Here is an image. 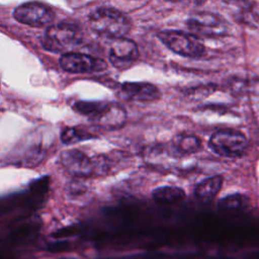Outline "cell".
Returning a JSON list of instances; mask_svg holds the SVG:
<instances>
[{
    "label": "cell",
    "mask_w": 259,
    "mask_h": 259,
    "mask_svg": "<svg viewBox=\"0 0 259 259\" xmlns=\"http://www.w3.org/2000/svg\"><path fill=\"white\" fill-rule=\"evenodd\" d=\"M208 147L219 156L239 158L246 153L248 141L246 136L239 131L223 128L214 132L210 136Z\"/></svg>",
    "instance_id": "cell-4"
},
{
    "label": "cell",
    "mask_w": 259,
    "mask_h": 259,
    "mask_svg": "<svg viewBox=\"0 0 259 259\" xmlns=\"http://www.w3.org/2000/svg\"><path fill=\"white\" fill-rule=\"evenodd\" d=\"M185 192L177 186H160L152 191V197L157 203L170 204L183 199Z\"/></svg>",
    "instance_id": "cell-15"
},
{
    "label": "cell",
    "mask_w": 259,
    "mask_h": 259,
    "mask_svg": "<svg viewBox=\"0 0 259 259\" xmlns=\"http://www.w3.org/2000/svg\"><path fill=\"white\" fill-rule=\"evenodd\" d=\"M186 25L192 31V34L196 36L218 37L227 34L229 30V25L225 18L208 11H199L191 14L186 20Z\"/></svg>",
    "instance_id": "cell-5"
},
{
    "label": "cell",
    "mask_w": 259,
    "mask_h": 259,
    "mask_svg": "<svg viewBox=\"0 0 259 259\" xmlns=\"http://www.w3.org/2000/svg\"><path fill=\"white\" fill-rule=\"evenodd\" d=\"M248 202V198L242 194H232L220 200L219 206L224 209H239L244 207Z\"/></svg>",
    "instance_id": "cell-17"
},
{
    "label": "cell",
    "mask_w": 259,
    "mask_h": 259,
    "mask_svg": "<svg viewBox=\"0 0 259 259\" xmlns=\"http://www.w3.org/2000/svg\"><path fill=\"white\" fill-rule=\"evenodd\" d=\"M170 148L172 153L179 157L195 154L202 149L199 138L190 134H178L171 141Z\"/></svg>",
    "instance_id": "cell-12"
},
{
    "label": "cell",
    "mask_w": 259,
    "mask_h": 259,
    "mask_svg": "<svg viewBox=\"0 0 259 259\" xmlns=\"http://www.w3.org/2000/svg\"><path fill=\"white\" fill-rule=\"evenodd\" d=\"M126 119L125 110L115 103L106 102L105 106L92 119L94 123L105 130L120 128Z\"/></svg>",
    "instance_id": "cell-11"
},
{
    "label": "cell",
    "mask_w": 259,
    "mask_h": 259,
    "mask_svg": "<svg viewBox=\"0 0 259 259\" xmlns=\"http://www.w3.org/2000/svg\"><path fill=\"white\" fill-rule=\"evenodd\" d=\"M83 42V32L74 23L59 22L49 26L41 40L42 47L54 53L70 51L81 46Z\"/></svg>",
    "instance_id": "cell-2"
},
{
    "label": "cell",
    "mask_w": 259,
    "mask_h": 259,
    "mask_svg": "<svg viewBox=\"0 0 259 259\" xmlns=\"http://www.w3.org/2000/svg\"><path fill=\"white\" fill-rule=\"evenodd\" d=\"M60 161L63 167L74 176L87 177L94 173L93 159L79 150L63 151L60 155Z\"/></svg>",
    "instance_id": "cell-9"
},
{
    "label": "cell",
    "mask_w": 259,
    "mask_h": 259,
    "mask_svg": "<svg viewBox=\"0 0 259 259\" xmlns=\"http://www.w3.org/2000/svg\"><path fill=\"white\" fill-rule=\"evenodd\" d=\"M119 94L133 101L149 102L161 98V91L157 86L148 82H124L119 87Z\"/></svg>",
    "instance_id": "cell-10"
},
{
    "label": "cell",
    "mask_w": 259,
    "mask_h": 259,
    "mask_svg": "<svg viewBox=\"0 0 259 259\" xmlns=\"http://www.w3.org/2000/svg\"><path fill=\"white\" fill-rule=\"evenodd\" d=\"M16 21L32 27L51 26L55 20L54 10L40 2H25L18 5L13 11Z\"/></svg>",
    "instance_id": "cell-6"
},
{
    "label": "cell",
    "mask_w": 259,
    "mask_h": 259,
    "mask_svg": "<svg viewBox=\"0 0 259 259\" xmlns=\"http://www.w3.org/2000/svg\"><path fill=\"white\" fill-rule=\"evenodd\" d=\"M89 139H94V136L81 126H66L61 132V141L65 145H72Z\"/></svg>",
    "instance_id": "cell-16"
},
{
    "label": "cell",
    "mask_w": 259,
    "mask_h": 259,
    "mask_svg": "<svg viewBox=\"0 0 259 259\" xmlns=\"http://www.w3.org/2000/svg\"><path fill=\"white\" fill-rule=\"evenodd\" d=\"M158 37L170 51L181 57L199 59L205 54L204 45L192 33L175 29H164L158 32Z\"/></svg>",
    "instance_id": "cell-3"
},
{
    "label": "cell",
    "mask_w": 259,
    "mask_h": 259,
    "mask_svg": "<svg viewBox=\"0 0 259 259\" xmlns=\"http://www.w3.org/2000/svg\"><path fill=\"white\" fill-rule=\"evenodd\" d=\"M61 68L69 73L87 74L104 71L107 64L104 60L82 53L67 52L59 60Z\"/></svg>",
    "instance_id": "cell-7"
},
{
    "label": "cell",
    "mask_w": 259,
    "mask_h": 259,
    "mask_svg": "<svg viewBox=\"0 0 259 259\" xmlns=\"http://www.w3.org/2000/svg\"><path fill=\"white\" fill-rule=\"evenodd\" d=\"M223 181L224 179L221 175L210 176L201 180L196 184L194 188L195 197L203 203L210 202L220 192Z\"/></svg>",
    "instance_id": "cell-13"
},
{
    "label": "cell",
    "mask_w": 259,
    "mask_h": 259,
    "mask_svg": "<svg viewBox=\"0 0 259 259\" xmlns=\"http://www.w3.org/2000/svg\"><path fill=\"white\" fill-rule=\"evenodd\" d=\"M225 86L233 94L259 95V80L256 79L232 76L225 81Z\"/></svg>",
    "instance_id": "cell-14"
},
{
    "label": "cell",
    "mask_w": 259,
    "mask_h": 259,
    "mask_svg": "<svg viewBox=\"0 0 259 259\" xmlns=\"http://www.w3.org/2000/svg\"><path fill=\"white\" fill-rule=\"evenodd\" d=\"M90 28L97 34L108 38H121L132 27V21L122 11L109 6L94 9L88 16Z\"/></svg>",
    "instance_id": "cell-1"
},
{
    "label": "cell",
    "mask_w": 259,
    "mask_h": 259,
    "mask_svg": "<svg viewBox=\"0 0 259 259\" xmlns=\"http://www.w3.org/2000/svg\"><path fill=\"white\" fill-rule=\"evenodd\" d=\"M137 44L128 38L113 39L109 48L108 59L117 69H126L132 66L139 58Z\"/></svg>",
    "instance_id": "cell-8"
}]
</instances>
